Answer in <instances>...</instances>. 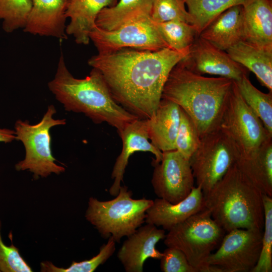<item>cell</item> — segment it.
I'll list each match as a JSON object with an SVG mask.
<instances>
[{"mask_svg":"<svg viewBox=\"0 0 272 272\" xmlns=\"http://www.w3.org/2000/svg\"><path fill=\"white\" fill-rule=\"evenodd\" d=\"M189 51L123 48L98 53L88 64L101 74L117 103L139 118L147 119L159 104L170 72Z\"/></svg>","mask_w":272,"mask_h":272,"instance_id":"1","label":"cell"},{"mask_svg":"<svg viewBox=\"0 0 272 272\" xmlns=\"http://www.w3.org/2000/svg\"><path fill=\"white\" fill-rule=\"evenodd\" d=\"M234 80L195 73L179 61L170 72L162 99L177 104L190 117L200 138L220 127Z\"/></svg>","mask_w":272,"mask_h":272,"instance_id":"2","label":"cell"},{"mask_svg":"<svg viewBox=\"0 0 272 272\" xmlns=\"http://www.w3.org/2000/svg\"><path fill=\"white\" fill-rule=\"evenodd\" d=\"M48 88L67 111L83 113L95 123L106 122L118 134L139 118L113 99L101 74L93 69L84 79L74 78L68 70L63 54L57 64L54 78Z\"/></svg>","mask_w":272,"mask_h":272,"instance_id":"3","label":"cell"},{"mask_svg":"<svg viewBox=\"0 0 272 272\" xmlns=\"http://www.w3.org/2000/svg\"><path fill=\"white\" fill-rule=\"evenodd\" d=\"M203 195V208L226 233L237 229L263 230L262 193L236 163Z\"/></svg>","mask_w":272,"mask_h":272,"instance_id":"4","label":"cell"},{"mask_svg":"<svg viewBox=\"0 0 272 272\" xmlns=\"http://www.w3.org/2000/svg\"><path fill=\"white\" fill-rule=\"evenodd\" d=\"M126 186H121L113 199L100 201L90 197L85 214L103 238L112 237L116 242L133 234L145 222L146 211L153 200L145 198L133 199Z\"/></svg>","mask_w":272,"mask_h":272,"instance_id":"5","label":"cell"},{"mask_svg":"<svg viewBox=\"0 0 272 272\" xmlns=\"http://www.w3.org/2000/svg\"><path fill=\"white\" fill-rule=\"evenodd\" d=\"M225 234L203 208L171 228L164 243L167 247L181 250L197 272H222L218 267L207 265L206 260Z\"/></svg>","mask_w":272,"mask_h":272,"instance_id":"6","label":"cell"},{"mask_svg":"<svg viewBox=\"0 0 272 272\" xmlns=\"http://www.w3.org/2000/svg\"><path fill=\"white\" fill-rule=\"evenodd\" d=\"M53 105L48 106L41 120L34 125L27 120H18L15 125L16 140L21 141L25 148V159L18 163V171L28 170L33 173V178L46 177L52 173L59 174L65 168L57 165L51 147L50 129L53 126L65 124V119H54L56 113Z\"/></svg>","mask_w":272,"mask_h":272,"instance_id":"7","label":"cell"},{"mask_svg":"<svg viewBox=\"0 0 272 272\" xmlns=\"http://www.w3.org/2000/svg\"><path fill=\"white\" fill-rule=\"evenodd\" d=\"M240 156L230 136L219 127L201 138L189 161L196 186L203 194L225 175Z\"/></svg>","mask_w":272,"mask_h":272,"instance_id":"8","label":"cell"},{"mask_svg":"<svg viewBox=\"0 0 272 272\" xmlns=\"http://www.w3.org/2000/svg\"><path fill=\"white\" fill-rule=\"evenodd\" d=\"M220 127L232 138L240 156L249 155L272 138L261 120L245 102L235 81L230 92Z\"/></svg>","mask_w":272,"mask_h":272,"instance_id":"9","label":"cell"},{"mask_svg":"<svg viewBox=\"0 0 272 272\" xmlns=\"http://www.w3.org/2000/svg\"><path fill=\"white\" fill-rule=\"evenodd\" d=\"M90 38L98 53H108L126 48L152 51L169 48L151 16L138 18L113 30H105L96 26Z\"/></svg>","mask_w":272,"mask_h":272,"instance_id":"10","label":"cell"},{"mask_svg":"<svg viewBox=\"0 0 272 272\" xmlns=\"http://www.w3.org/2000/svg\"><path fill=\"white\" fill-rule=\"evenodd\" d=\"M262 235L263 230L257 229H237L226 233L206 264L222 272H251L259 257Z\"/></svg>","mask_w":272,"mask_h":272,"instance_id":"11","label":"cell"},{"mask_svg":"<svg viewBox=\"0 0 272 272\" xmlns=\"http://www.w3.org/2000/svg\"><path fill=\"white\" fill-rule=\"evenodd\" d=\"M154 167L151 183L158 198L171 203L185 198L194 187V178L188 160L177 150L163 152Z\"/></svg>","mask_w":272,"mask_h":272,"instance_id":"12","label":"cell"},{"mask_svg":"<svg viewBox=\"0 0 272 272\" xmlns=\"http://www.w3.org/2000/svg\"><path fill=\"white\" fill-rule=\"evenodd\" d=\"M190 71L200 74L217 75L238 81L248 76V71L234 61L226 51L198 36L188 54L181 60Z\"/></svg>","mask_w":272,"mask_h":272,"instance_id":"13","label":"cell"},{"mask_svg":"<svg viewBox=\"0 0 272 272\" xmlns=\"http://www.w3.org/2000/svg\"><path fill=\"white\" fill-rule=\"evenodd\" d=\"M165 236V230L147 223L127 237L117 255L125 271L142 272L147 259H160L163 253L158 250L156 246Z\"/></svg>","mask_w":272,"mask_h":272,"instance_id":"14","label":"cell"},{"mask_svg":"<svg viewBox=\"0 0 272 272\" xmlns=\"http://www.w3.org/2000/svg\"><path fill=\"white\" fill-rule=\"evenodd\" d=\"M122 142V149L117 158L111 172L113 183L109 188L110 195L115 196L119 192L121 183L130 156L136 152H149L155 159L152 164L159 163L163 152L149 141L146 119L138 118L129 123L119 134Z\"/></svg>","mask_w":272,"mask_h":272,"instance_id":"15","label":"cell"},{"mask_svg":"<svg viewBox=\"0 0 272 272\" xmlns=\"http://www.w3.org/2000/svg\"><path fill=\"white\" fill-rule=\"evenodd\" d=\"M24 31L33 35L67 38L65 12L67 0H31Z\"/></svg>","mask_w":272,"mask_h":272,"instance_id":"16","label":"cell"},{"mask_svg":"<svg viewBox=\"0 0 272 272\" xmlns=\"http://www.w3.org/2000/svg\"><path fill=\"white\" fill-rule=\"evenodd\" d=\"M204 195L199 186L194 187L181 201L173 204L157 198L146 211L145 222L169 231L203 209Z\"/></svg>","mask_w":272,"mask_h":272,"instance_id":"17","label":"cell"},{"mask_svg":"<svg viewBox=\"0 0 272 272\" xmlns=\"http://www.w3.org/2000/svg\"><path fill=\"white\" fill-rule=\"evenodd\" d=\"M216 47L226 51L245 40L243 7L233 6L213 20L199 34Z\"/></svg>","mask_w":272,"mask_h":272,"instance_id":"18","label":"cell"},{"mask_svg":"<svg viewBox=\"0 0 272 272\" xmlns=\"http://www.w3.org/2000/svg\"><path fill=\"white\" fill-rule=\"evenodd\" d=\"M151 143L162 152L176 150L175 141L180 122V107L161 99L154 113L146 119Z\"/></svg>","mask_w":272,"mask_h":272,"instance_id":"19","label":"cell"},{"mask_svg":"<svg viewBox=\"0 0 272 272\" xmlns=\"http://www.w3.org/2000/svg\"><path fill=\"white\" fill-rule=\"evenodd\" d=\"M243 7L245 41L272 51L271 0H253Z\"/></svg>","mask_w":272,"mask_h":272,"instance_id":"20","label":"cell"},{"mask_svg":"<svg viewBox=\"0 0 272 272\" xmlns=\"http://www.w3.org/2000/svg\"><path fill=\"white\" fill-rule=\"evenodd\" d=\"M114 0H67L65 16L70 21L66 26L67 35L73 36L77 43L87 45L90 35L96 26L100 12L113 4Z\"/></svg>","mask_w":272,"mask_h":272,"instance_id":"21","label":"cell"},{"mask_svg":"<svg viewBox=\"0 0 272 272\" xmlns=\"http://www.w3.org/2000/svg\"><path fill=\"white\" fill-rule=\"evenodd\" d=\"M236 165L262 194L272 197V138L249 155L239 156Z\"/></svg>","mask_w":272,"mask_h":272,"instance_id":"22","label":"cell"},{"mask_svg":"<svg viewBox=\"0 0 272 272\" xmlns=\"http://www.w3.org/2000/svg\"><path fill=\"white\" fill-rule=\"evenodd\" d=\"M226 51L232 59L254 73L260 84L272 93V51L260 49L245 40Z\"/></svg>","mask_w":272,"mask_h":272,"instance_id":"23","label":"cell"},{"mask_svg":"<svg viewBox=\"0 0 272 272\" xmlns=\"http://www.w3.org/2000/svg\"><path fill=\"white\" fill-rule=\"evenodd\" d=\"M154 0H120L115 6L106 7L99 13L96 26L113 30L138 18L151 16Z\"/></svg>","mask_w":272,"mask_h":272,"instance_id":"24","label":"cell"},{"mask_svg":"<svg viewBox=\"0 0 272 272\" xmlns=\"http://www.w3.org/2000/svg\"><path fill=\"white\" fill-rule=\"evenodd\" d=\"M253 0H184L198 35L218 16L235 6H244Z\"/></svg>","mask_w":272,"mask_h":272,"instance_id":"25","label":"cell"},{"mask_svg":"<svg viewBox=\"0 0 272 272\" xmlns=\"http://www.w3.org/2000/svg\"><path fill=\"white\" fill-rule=\"evenodd\" d=\"M235 82L245 102L272 134V93L262 92L252 84L246 76Z\"/></svg>","mask_w":272,"mask_h":272,"instance_id":"26","label":"cell"},{"mask_svg":"<svg viewBox=\"0 0 272 272\" xmlns=\"http://www.w3.org/2000/svg\"><path fill=\"white\" fill-rule=\"evenodd\" d=\"M154 23L168 47L177 51L189 50L198 36L195 26L184 21Z\"/></svg>","mask_w":272,"mask_h":272,"instance_id":"27","label":"cell"},{"mask_svg":"<svg viewBox=\"0 0 272 272\" xmlns=\"http://www.w3.org/2000/svg\"><path fill=\"white\" fill-rule=\"evenodd\" d=\"M116 242L112 237L100 248L99 253L91 259L80 262L73 261L67 268L58 267L49 261L41 263V271L43 272H93L100 265L104 263L114 253Z\"/></svg>","mask_w":272,"mask_h":272,"instance_id":"28","label":"cell"},{"mask_svg":"<svg viewBox=\"0 0 272 272\" xmlns=\"http://www.w3.org/2000/svg\"><path fill=\"white\" fill-rule=\"evenodd\" d=\"M32 7L31 0H0V20L7 33L24 28Z\"/></svg>","mask_w":272,"mask_h":272,"instance_id":"29","label":"cell"},{"mask_svg":"<svg viewBox=\"0 0 272 272\" xmlns=\"http://www.w3.org/2000/svg\"><path fill=\"white\" fill-rule=\"evenodd\" d=\"M264 222L262 248L258 260L251 272L272 271V197L262 194Z\"/></svg>","mask_w":272,"mask_h":272,"instance_id":"30","label":"cell"},{"mask_svg":"<svg viewBox=\"0 0 272 272\" xmlns=\"http://www.w3.org/2000/svg\"><path fill=\"white\" fill-rule=\"evenodd\" d=\"M200 141V138L192 120L180 107V122L175 141L176 150L189 160L197 148Z\"/></svg>","mask_w":272,"mask_h":272,"instance_id":"31","label":"cell"},{"mask_svg":"<svg viewBox=\"0 0 272 272\" xmlns=\"http://www.w3.org/2000/svg\"><path fill=\"white\" fill-rule=\"evenodd\" d=\"M151 19L156 23L179 20L193 25V22L184 0H154Z\"/></svg>","mask_w":272,"mask_h":272,"instance_id":"32","label":"cell"},{"mask_svg":"<svg viewBox=\"0 0 272 272\" xmlns=\"http://www.w3.org/2000/svg\"><path fill=\"white\" fill-rule=\"evenodd\" d=\"M0 221V271L3 272H31L32 268L21 256L19 249L12 243L7 246L2 240Z\"/></svg>","mask_w":272,"mask_h":272,"instance_id":"33","label":"cell"},{"mask_svg":"<svg viewBox=\"0 0 272 272\" xmlns=\"http://www.w3.org/2000/svg\"><path fill=\"white\" fill-rule=\"evenodd\" d=\"M160 268L164 272H197L179 249L167 247L160 259Z\"/></svg>","mask_w":272,"mask_h":272,"instance_id":"34","label":"cell"},{"mask_svg":"<svg viewBox=\"0 0 272 272\" xmlns=\"http://www.w3.org/2000/svg\"><path fill=\"white\" fill-rule=\"evenodd\" d=\"M16 139L15 131L7 128H0V142L10 143Z\"/></svg>","mask_w":272,"mask_h":272,"instance_id":"35","label":"cell"}]
</instances>
